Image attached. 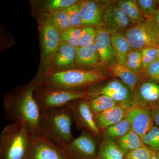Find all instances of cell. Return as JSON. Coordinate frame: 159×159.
<instances>
[{"label": "cell", "mask_w": 159, "mask_h": 159, "mask_svg": "<svg viewBox=\"0 0 159 159\" xmlns=\"http://www.w3.org/2000/svg\"><path fill=\"white\" fill-rule=\"evenodd\" d=\"M102 17L104 27L111 35L124 32L132 25L116 2L108 3Z\"/></svg>", "instance_id": "4fadbf2b"}, {"label": "cell", "mask_w": 159, "mask_h": 159, "mask_svg": "<svg viewBox=\"0 0 159 159\" xmlns=\"http://www.w3.org/2000/svg\"><path fill=\"white\" fill-rule=\"evenodd\" d=\"M124 65L139 77L142 74V55L141 50H132L126 58Z\"/></svg>", "instance_id": "83f0119b"}, {"label": "cell", "mask_w": 159, "mask_h": 159, "mask_svg": "<svg viewBox=\"0 0 159 159\" xmlns=\"http://www.w3.org/2000/svg\"><path fill=\"white\" fill-rule=\"evenodd\" d=\"M157 155L158 157V158H159V152H157Z\"/></svg>", "instance_id": "7bdbcfd3"}, {"label": "cell", "mask_w": 159, "mask_h": 159, "mask_svg": "<svg viewBox=\"0 0 159 159\" xmlns=\"http://www.w3.org/2000/svg\"><path fill=\"white\" fill-rule=\"evenodd\" d=\"M97 30L92 26H87L81 29L80 47H84L95 43Z\"/></svg>", "instance_id": "1f68e13d"}, {"label": "cell", "mask_w": 159, "mask_h": 159, "mask_svg": "<svg viewBox=\"0 0 159 159\" xmlns=\"http://www.w3.org/2000/svg\"><path fill=\"white\" fill-rule=\"evenodd\" d=\"M116 143L124 154H126L129 152L144 145L142 142V138L132 130L127 133L124 136L116 140Z\"/></svg>", "instance_id": "cb8c5ba5"}, {"label": "cell", "mask_w": 159, "mask_h": 159, "mask_svg": "<svg viewBox=\"0 0 159 159\" xmlns=\"http://www.w3.org/2000/svg\"><path fill=\"white\" fill-rule=\"evenodd\" d=\"M157 2L158 6L159 7V0L157 1Z\"/></svg>", "instance_id": "b9f144b4"}, {"label": "cell", "mask_w": 159, "mask_h": 159, "mask_svg": "<svg viewBox=\"0 0 159 159\" xmlns=\"http://www.w3.org/2000/svg\"><path fill=\"white\" fill-rule=\"evenodd\" d=\"M129 110L120 105L94 115L97 127L104 131L112 125L117 124L125 118Z\"/></svg>", "instance_id": "e0dca14e"}, {"label": "cell", "mask_w": 159, "mask_h": 159, "mask_svg": "<svg viewBox=\"0 0 159 159\" xmlns=\"http://www.w3.org/2000/svg\"><path fill=\"white\" fill-rule=\"evenodd\" d=\"M31 134L16 123L5 126L0 135V159H25Z\"/></svg>", "instance_id": "3957f363"}, {"label": "cell", "mask_w": 159, "mask_h": 159, "mask_svg": "<svg viewBox=\"0 0 159 159\" xmlns=\"http://www.w3.org/2000/svg\"><path fill=\"white\" fill-rule=\"evenodd\" d=\"M139 9L145 16L152 17L159 8L156 0H136Z\"/></svg>", "instance_id": "836d02e7"}, {"label": "cell", "mask_w": 159, "mask_h": 159, "mask_svg": "<svg viewBox=\"0 0 159 159\" xmlns=\"http://www.w3.org/2000/svg\"><path fill=\"white\" fill-rule=\"evenodd\" d=\"M141 51L142 55V74L151 64L158 59L157 47H147L141 49Z\"/></svg>", "instance_id": "4dcf8cb0"}, {"label": "cell", "mask_w": 159, "mask_h": 159, "mask_svg": "<svg viewBox=\"0 0 159 159\" xmlns=\"http://www.w3.org/2000/svg\"><path fill=\"white\" fill-rule=\"evenodd\" d=\"M77 2L76 0H52L49 1L46 6L53 11L63 10L76 4Z\"/></svg>", "instance_id": "8d00e7d4"}, {"label": "cell", "mask_w": 159, "mask_h": 159, "mask_svg": "<svg viewBox=\"0 0 159 159\" xmlns=\"http://www.w3.org/2000/svg\"><path fill=\"white\" fill-rule=\"evenodd\" d=\"M65 10L67 14L71 27L78 28L82 25L78 3L70 6Z\"/></svg>", "instance_id": "d590c367"}, {"label": "cell", "mask_w": 159, "mask_h": 159, "mask_svg": "<svg viewBox=\"0 0 159 159\" xmlns=\"http://www.w3.org/2000/svg\"><path fill=\"white\" fill-rule=\"evenodd\" d=\"M152 17L155 20V21L156 22L159 26V7L158 9L156 11L155 13L152 16Z\"/></svg>", "instance_id": "f35d334b"}, {"label": "cell", "mask_w": 159, "mask_h": 159, "mask_svg": "<svg viewBox=\"0 0 159 159\" xmlns=\"http://www.w3.org/2000/svg\"><path fill=\"white\" fill-rule=\"evenodd\" d=\"M151 159H159L157 155L156 152L153 155V156L152 157Z\"/></svg>", "instance_id": "ab89813d"}, {"label": "cell", "mask_w": 159, "mask_h": 159, "mask_svg": "<svg viewBox=\"0 0 159 159\" xmlns=\"http://www.w3.org/2000/svg\"><path fill=\"white\" fill-rule=\"evenodd\" d=\"M157 49H158V60L159 61V45L157 46Z\"/></svg>", "instance_id": "60d3db41"}, {"label": "cell", "mask_w": 159, "mask_h": 159, "mask_svg": "<svg viewBox=\"0 0 159 159\" xmlns=\"http://www.w3.org/2000/svg\"><path fill=\"white\" fill-rule=\"evenodd\" d=\"M82 25H97L103 16L102 5L93 1H83L78 3Z\"/></svg>", "instance_id": "2e32d148"}, {"label": "cell", "mask_w": 159, "mask_h": 159, "mask_svg": "<svg viewBox=\"0 0 159 159\" xmlns=\"http://www.w3.org/2000/svg\"><path fill=\"white\" fill-rule=\"evenodd\" d=\"M81 29L76 27H70L61 33V42L69 44L75 48L80 47Z\"/></svg>", "instance_id": "f546056e"}, {"label": "cell", "mask_w": 159, "mask_h": 159, "mask_svg": "<svg viewBox=\"0 0 159 159\" xmlns=\"http://www.w3.org/2000/svg\"><path fill=\"white\" fill-rule=\"evenodd\" d=\"M111 40L117 62L124 64L129 52L132 50L122 32L111 35Z\"/></svg>", "instance_id": "ffe728a7"}, {"label": "cell", "mask_w": 159, "mask_h": 159, "mask_svg": "<svg viewBox=\"0 0 159 159\" xmlns=\"http://www.w3.org/2000/svg\"><path fill=\"white\" fill-rule=\"evenodd\" d=\"M88 99L74 100L66 106L71 114L76 126L82 132H85L95 137L100 135V129L97 127L94 115L92 113Z\"/></svg>", "instance_id": "ba28073f"}, {"label": "cell", "mask_w": 159, "mask_h": 159, "mask_svg": "<svg viewBox=\"0 0 159 159\" xmlns=\"http://www.w3.org/2000/svg\"><path fill=\"white\" fill-rule=\"evenodd\" d=\"M55 64L59 67H66L75 62L76 48L66 43L61 42L57 51Z\"/></svg>", "instance_id": "603a6c76"}, {"label": "cell", "mask_w": 159, "mask_h": 159, "mask_svg": "<svg viewBox=\"0 0 159 159\" xmlns=\"http://www.w3.org/2000/svg\"><path fill=\"white\" fill-rule=\"evenodd\" d=\"M125 118L130 123L131 130L142 138L153 126L151 109L140 106H132Z\"/></svg>", "instance_id": "7c38bea8"}, {"label": "cell", "mask_w": 159, "mask_h": 159, "mask_svg": "<svg viewBox=\"0 0 159 159\" xmlns=\"http://www.w3.org/2000/svg\"><path fill=\"white\" fill-rule=\"evenodd\" d=\"M111 74L128 86L133 92L135 88L140 80V77L130 70L124 64L118 62L113 63L110 65Z\"/></svg>", "instance_id": "ac0fdd59"}, {"label": "cell", "mask_w": 159, "mask_h": 159, "mask_svg": "<svg viewBox=\"0 0 159 159\" xmlns=\"http://www.w3.org/2000/svg\"><path fill=\"white\" fill-rule=\"evenodd\" d=\"M131 130L130 123L125 118L117 124L103 131L104 139L115 141L122 138Z\"/></svg>", "instance_id": "d4e9b609"}, {"label": "cell", "mask_w": 159, "mask_h": 159, "mask_svg": "<svg viewBox=\"0 0 159 159\" xmlns=\"http://www.w3.org/2000/svg\"><path fill=\"white\" fill-rule=\"evenodd\" d=\"M144 145L156 152H159V126L153 125L142 138Z\"/></svg>", "instance_id": "f1b7e54d"}, {"label": "cell", "mask_w": 159, "mask_h": 159, "mask_svg": "<svg viewBox=\"0 0 159 159\" xmlns=\"http://www.w3.org/2000/svg\"><path fill=\"white\" fill-rule=\"evenodd\" d=\"M60 146L70 159H97V141L95 138L85 132Z\"/></svg>", "instance_id": "30bf717a"}, {"label": "cell", "mask_w": 159, "mask_h": 159, "mask_svg": "<svg viewBox=\"0 0 159 159\" xmlns=\"http://www.w3.org/2000/svg\"><path fill=\"white\" fill-rule=\"evenodd\" d=\"M34 98L41 112L43 113L54 109L65 107L69 102L74 100L88 99L89 97L87 91L68 90L53 88L50 89L43 90Z\"/></svg>", "instance_id": "8992f818"}, {"label": "cell", "mask_w": 159, "mask_h": 159, "mask_svg": "<svg viewBox=\"0 0 159 159\" xmlns=\"http://www.w3.org/2000/svg\"><path fill=\"white\" fill-rule=\"evenodd\" d=\"M48 22L55 26L61 33L71 27L67 14L65 10L51 12Z\"/></svg>", "instance_id": "4316f807"}, {"label": "cell", "mask_w": 159, "mask_h": 159, "mask_svg": "<svg viewBox=\"0 0 159 159\" xmlns=\"http://www.w3.org/2000/svg\"><path fill=\"white\" fill-rule=\"evenodd\" d=\"M97 36L95 45L99 53L100 61L104 64H110L115 58L111 40V35L105 27L99 26L97 28Z\"/></svg>", "instance_id": "9a60e30c"}, {"label": "cell", "mask_w": 159, "mask_h": 159, "mask_svg": "<svg viewBox=\"0 0 159 159\" xmlns=\"http://www.w3.org/2000/svg\"><path fill=\"white\" fill-rule=\"evenodd\" d=\"M141 78L149 80L159 85V61L158 59L151 64L142 73Z\"/></svg>", "instance_id": "e575fe53"}, {"label": "cell", "mask_w": 159, "mask_h": 159, "mask_svg": "<svg viewBox=\"0 0 159 159\" xmlns=\"http://www.w3.org/2000/svg\"><path fill=\"white\" fill-rule=\"evenodd\" d=\"M25 159H70L61 147L40 135L31 134Z\"/></svg>", "instance_id": "9c48e42d"}, {"label": "cell", "mask_w": 159, "mask_h": 159, "mask_svg": "<svg viewBox=\"0 0 159 159\" xmlns=\"http://www.w3.org/2000/svg\"><path fill=\"white\" fill-rule=\"evenodd\" d=\"M124 156L115 141L104 139L99 146L97 159H124Z\"/></svg>", "instance_id": "7402d4cb"}, {"label": "cell", "mask_w": 159, "mask_h": 159, "mask_svg": "<svg viewBox=\"0 0 159 159\" xmlns=\"http://www.w3.org/2000/svg\"><path fill=\"white\" fill-rule=\"evenodd\" d=\"M35 86L30 85L21 92L6 98L4 109L6 118L11 123L25 127L31 134L40 135L41 112L34 98Z\"/></svg>", "instance_id": "6da1fadb"}, {"label": "cell", "mask_w": 159, "mask_h": 159, "mask_svg": "<svg viewBox=\"0 0 159 159\" xmlns=\"http://www.w3.org/2000/svg\"><path fill=\"white\" fill-rule=\"evenodd\" d=\"M115 2L127 16L132 25L141 22L146 18L139 9L136 0H119Z\"/></svg>", "instance_id": "44dd1931"}, {"label": "cell", "mask_w": 159, "mask_h": 159, "mask_svg": "<svg viewBox=\"0 0 159 159\" xmlns=\"http://www.w3.org/2000/svg\"><path fill=\"white\" fill-rule=\"evenodd\" d=\"M132 50H141L159 44V26L152 17L134 24L122 32Z\"/></svg>", "instance_id": "5b68a950"}, {"label": "cell", "mask_w": 159, "mask_h": 159, "mask_svg": "<svg viewBox=\"0 0 159 159\" xmlns=\"http://www.w3.org/2000/svg\"><path fill=\"white\" fill-rule=\"evenodd\" d=\"M60 31L55 26L47 21L41 29L43 56L48 59L57 51L61 41Z\"/></svg>", "instance_id": "5bb4252c"}, {"label": "cell", "mask_w": 159, "mask_h": 159, "mask_svg": "<svg viewBox=\"0 0 159 159\" xmlns=\"http://www.w3.org/2000/svg\"><path fill=\"white\" fill-rule=\"evenodd\" d=\"M133 93L132 106H140L151 110L159 107V85L155 82L141 78Z\"/></svg>", "instance_id": "8fae6325"}, {"label": "cell", "mask_w": 159, "mask_h": 159, "mask_svg": "<svg viewBox=\"0 0 159 159\" xmlns=\"http://www.w3.org/2000/svg\"><path fill=\"white\" fill-rule=\"evenodd\" d=\"M151 114L154 123L159 126V107L152 109Z\"/></svg>", "instance_id": "74e56055"}, {"label": "cell", "mask_w": 159, "mask_h": 159, "mask_svg": "<svg viewBox=\"0 0 159 159\" xmlns=\"http://www.w3.org/2000/svg\"><path fill=\"white\" fill-rule=\"evenodd\" d=\"M106 78L100 71L70 70L52 74L47 79L46 83L54 88L81 91L78 89L93 85Z\"/></svg>", "instance_id": "277c9868"}, {"label": "cell", "mask_w": 159, "mask_h": 159, "mask_svg": "<svg viewBox=\"0 0 159 159\" xmlns=\"http://www.w3.org/2000/svg\"><path fill=\"white\" fill-rule=\"evenodd\" d=\"M73 122L71 114L66 107L41 113L40 135L57 145L65 144L74 139L71 130Z\"/></svg>", "instance_id": "7a4b0ae2"}, {"label": "cell", "mask_w": 159, "mask_h": 159, "mask_svg": "<svg viewBox=\"0 0 159 159\" xmlns=\"http://www.w3.org/2000/svg\"><path fill=\"white\" fill-rule=\"evenodd\" d=\"M100 60L95 43L84 47L76 48L75 62L80 66L95 65Z\"/></svg>", "instance_id": "d6986e66"}, {"label": "cell", "mask_w": 159, "mask_h": 159, "mask_svg": "<svg viewBox=\"0 0 159 159\" xmlns=\"http://www.w3.org/2000/svg\"><path fill=\"white\" fill-rule=\"evenodd\" d=\"M89 98L105 95L110 97L118 105L129 110L132 106L133 92L119 79H114L104 85L87 91Z\"/></svg>", "instance_id": "52a82bcc"}, {"label": "cell", "mask_w": 159, "mask_h": 159, "mask_svg": "<svg viewBox=\"0 0 159 159\" xmlns=\"http://www.w3.org/2000/svg\"><path fill=\"white\" fill-rule=\"evenodd\" d=\"M89 102L93 115L100 113L118 105L113 99L105 95H101L90 99Z\"/></svg>", "instance_id": "484cf974"}, {"label": "cell", "mask_w": 159, "mask_h": 159, "mask_svg": "<svg viewBox=\"0 0 159 159\" xmlns=\"http://www.w3.org/2000/svg\"><path fill=\"white\" fill-rule=\"evenodd\" d=\"M155 153L152 149L143 145L126 154L125 159H151Z\"/></svg>", "instance_id": "d6a6232c"}]
</instances>
